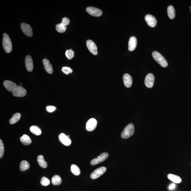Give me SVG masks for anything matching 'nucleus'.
Returning <instances> with one entry per match:
<instances>
[{"label": "nucleus", "mask_w": 191, "mask_h": 191, "mask_svg": "<svg viewBox=\"0 0 191 191\" xmlns=\"http://www.w3.org/2000/svg\"><path fill=\"white\" fill-rule=\"evenodd\" d=\"M3 49L6 53H9L12 51V43L9 36L6 33L3 34Z\"/></svg>", "instance_id": "nucleus-1"}, {"label": "nucleus", "mask_w": 191, "mask_h": 191, "mask_svg": "<svg viewBox=\"0 0 191 191\" xmlns=\"http://www.w3.org/2000/svg\"><path fill=\"white\" fill-rule=\"evenodd\" d=\"M135 128L132 123L128 125L121 133V137L123 139H126L129 138L134 134Z\"/></svg>", "instance_id": "nucleus-2"}, {"label": "nucleus", "mask_w": 191, "mask_h": 191, "mask_svg": "<svg viewBox=\"0 0 191 191\" xmlns=\"http://www.w3.org/2000/svg\"><path fill=\"white\" fill-rule=\"evenodd\" d=\"M152 56L154 60L157 62L161 67H166L167 66L168 63L165 58L159 52L154 51L152 53Z\"/></svg>", "instance_id": "nucleus-3"}, {"label": "nucleus", "mask_w": 191, "mask_h": 191, "mask_svg": "<svg viewBox=\"0 0 191 191\" xmlns=\"http://www.w3.org/2000/svg\"><path fill=\"white\" fill-rule=\"evenodd\" d=\"M109 154L107 153H102L100 154L98 157L93 159L91 162V164L92 165L94 166L100 164L106 160Z\"/></svg>", "instance_id": "nucleus-4"}, {"label": "nucleus", "mask_w": 191, "mask_h": 191, "mask_svg": "<svg viewBox=\"0 0 191 191\" xmlns=\"http://www.w3.org/2000/svg\"><path fill=\"white\" fill-rule=\"evenodd\" d=\"M86 11L91 15L95 16V17H99L102 14V12L101 10L96 8L92 7V6H89V7H87L86 9Z\"/></svg>", "instance_id": "nucleus-5"}, {"label": "nucleus", "mask_w": 191, "mask_h": 191, "mask_svg": "<svg viewBox=\"0 0 191 191\" xmlns=\"http://www.w3.org/2000/svg\"><path fill=\"white\" fill-rule=\"evenodd\" d=\"M21 29L27 37H32L33 34L32 29L29 24L22 23L21 24Z\"/></svg>", "instance_id": "nucleus-6"}, {"label": "nucleus", "mask_w": 191, "mask_h": 191, "mask_svg": "<svg viewBox=\"0 0 191 191\" xmlns=\"http://www.w3.org/2000/svg\"><path fill=\"white\" fill-rule=\"evenodd\" d=\"M106 168L105 167H102L95 169V170L91 174L90 177L91 178L94 179L98 178L105 173L106 171Z\"/></svg>", "instance_id": "nucleus-7"}, {"label": "nucleus", "mask_w": 191, "mask_h": 191, "mask_svg": "<svg viewBox=\"0 0 191 191\" xmlns=\"http://www.w3.org/2000/svg\"><path fill=\"white\" fill-rule=\"evenodd\" d=\"M86 46L89 51L93 55H98V48L95 43L91 40H88L86 41Z\"/></svg>", "instance_id": "nucleus-8"}, {"label": "nucleus", "mask_w": 191, "mask_h": 191, "mask_svg": "<svg viewBox=\"0 0 191 191\" xmlns=\"http://www.w3.org/2000/svg\"><path fill=\"white\" fill-rule=\"evenodd\" d=\"M27 93L26 90L22 87L19 86L16 87L12 92L13 95L17 97H22L25 96Z\"/></svg>", "instance_id": "nucleus-9"}, {"label": "nucleus", "mask_w": 191, "mask_h": 191, "mask_svg": "<svg viewBox=\"0 0 191 191\" xmlns=\"http://www.w3.org/2000/svg\"><path fill=\"white\" fill-rule=\"evenodd\" d=\"M154 80V76L153 74H148L145 79L144 83L146 86L149 88H152L153 86Z\"/></svg>", "instance_id": "nucleus-10"}, {"label": "nucleus", "mask_w": 191, "mask_h": 191, "mask_svg": "<svg viewBox=\"0 0 191 191\" xmlns=\"http://www.w3.org/2000/svg\"><path fill=\"white\" fill-rule=\"evenodd\" d=\"M145 20L148 25L151 27H155L157 23L155 17L151 15H146L145 17Z\"/></svg>", "instance_id": "nucleus-11"}, {"label": "nucleus", "mask_w": 191, "mask_h": 191, "mask_svg": "<svg viewBox=\"0 0 191 191\" xmlns=\"http://www.w3.org/2000/svg\"><path fill=\"white\" fill-rule=\"evenodd\" d=\"M97 125V121L94 118H91L87 122L86 128L89 131H93L96 128Z\"/></svg>", "instance_id": "nucleus-12"}, {"label": "nucleus", "mask_w": 191, "mask_h": 191, "mask_svg": "<svg viewBox=\"0 0 191 191\" xmlns=\"http://www.w3.org/2000/svg\"><path fill=\"white\" fill-rule=\"evenodd\" d=\"M59 138L60 142L65 146H70L71 143V140L70 138L63 133H61L59 135Z\"/></svg>", "instance_id": "nucleus-13"}, {"label": "nucleus", "mask_w": 191, "mask_h": 191, "mask_svg": "<svg viewBox=\"0 0 191 191\" xmlns=\"http://www.w3.org/2000/svg\"><path fill=\"white\" fill-rule=\"evenodd\" d=\"M3 85L6 90L11 92L14 91L17 87V85L16 83L10 80L4 81L3 83Z\"/></svg>", "instance_id": "nucleus-14"}, {"label": "nucleus", "mask_w": 191, "mask_h": 191, "mask_svg": "<svg viewBox=\"0 0 191 191\" xmlns=\"http://www.w3.org/2000/svg\"><path fill=\"white\" fill-rule=\"evenodd\" d=\"M25 64L26 69L28 72H32L33 69V64L32 57L28 55L26 57Z\"/></svg>", "instance_id": "nucleus-15"}, {"label": "nucleus", "mask_w": 191, "mask_h": 191, "mask_svg": "<svg viewBox=\"0 0 191 191\" xmlns=\"http://www.w3.org/2000/svg\"><path fill=\"white\" fill-rule=\"evenodd\" d=\"M123 83L126 88H130L132 84V79L128 74H125L123 75Z\"/></svg>", "instance_id": "nucleus-16"}, {"label": "nucleus", "mask_w": 191, "mask_h": 191, "mask_svg": "<svg viewBox=\"0 0 191 191\" xmlns=\"http://www.w3.org/2000/svg\"><path fill=\"white\" fill-rule=\"evenodd\" d=\"M137 43V39L136 37L133 36L130 38L128 44V50L130 52L136 49Z\"/></svg>", "instance_id": "nucleus-17"}, {"label": "nucleus", "mask_w": 191, "mask_h": 191, "mask_svg": "<svg viewBox=\"0 0 191 191\" xmlns=\"http://www.w3.org/2000/svg\"><path fill=\"white\" fill-rule=\"evenodd\" d=\"M43 64L44 68L47 73L52 74L53 73V67L48 60L44 59L43 60Z\"/></svg>", "instance_id": "nucleus-18"}, {"label": "nucleus", "mask_w": 191, "mask_h": 191, "mask_svg": "<svg viewBox=\"0 0 191 191\" xmlns=\"http://www.w3.org/2000/svg\"><path fill=\"white\" fill-rule=\"evenodd\" d=\"M168 178L176 183H179L182 182V179L179 176L172 174H168Z\"/></svg>", "instance_id": "nucleus-19"}, {"label": "nucleus", "mask_w": 191, "mask_h": 191, "mask_svg": "<svg viewBox=\"0 0 191 191\" xmlns=\"http://www.w3.org/2000/svg\"><path fill=\"white\" fill-rule=\"evenodd\" d=\"M21 142L24 145H29L32 143V141L29 137L27 135H24L20 138Z\"/></svg>", "instance_id": "nucleus-20"}, {"label": "nucleus", "mask_w": 191, "mask_h": 191, "mask_svg": "<svg viewBox=\"0 0 191 191\" xmlns=\"http://www.w3.org/2000/svg\"><path fill=\"white\" fill-rule=\"evenodd\" d=\"M37 162L40 167L44 169H45L47 167V163L44 160L43 156L42 155H40L38 156Z\"/></svg>", "instance_id": "nucleus-21"}, {"label": "nucleus", "mask_w": 191, "mask_h": 191, "mask_svg": "<svg viewBox=\"0 0 191 191\" xmlns=\"http://www.w3.org/2000/svg\"><path fill=\"white\" fill-rule=\"evenodd\" d=\"M167 14L169 19H173L175 17V11L173 6H169L168 7Z\"/></svg>", "instance_id": "nucleus-22"}, {"label": "nucleus", "mask_w": 191, "mask_h": 191, "mask_svg": "<svg viewBox=\"0 0 191 191\" xmlns=\"http://www.w3.org/2000/svg\"><path fill=\"white\" fill-rule=\"evenodd\" d=\"M21 114L19 113H16L13 115L12 117L10 120L9 123L11 124H14L20 119Z\"/></svg>", "instance_id": "nucleus-23"}, {"label": "nucleus", "mask_w": 191, "mask_h": 191, "mask_svg": "<svg viewBox=\"0 0 191 191\" xmlns=\"http://www.w3.org/2000/svg\"><path fill=\"white\" fill-rule=\"evenodd\" d=\"M30 167V165L27 161L23 160L21 162L20 165V169L21 171H25Z\"/></svg>", "instance_id": "nucleus-24"}, {"label": "nucleus", "mask_w": 191, "mask_h": 191, "mask_svg": "<svg viewBox=\"0 0 191 191\" xmlns=\"http://www.w3.org/2000/svg\"><path fill=\"white\" fill-rule=\"evenodd\" d=\"M30 131L33 134L37 136L40 135L42 134V131L39 127L36 126H32L30 128Z\"/></svg>", "instance_id": "nucleus-25"}, {"label": "nucleus", "mask_w": 191, "mask_h": 191, "mask_svg": "<svg viewBox=\"0 0 191 191\" xmlns=\"http://www.w3.org/2000/svg\"><path fill=\"white\" fill-rule=\"evenodd\" d=\"M52 184L54 185H60L62 182L61 178L58 175L54 176L52 178Z\"/></svg>", "instance_id": "nucleus-26"}, {"label": "nucleus", "mask_w": 191, "mask_h": 191, "mask_svg": "<svg viewBox=\"0 0 191 191\" xmlns=\"http://www.w3.org/2000/svg\"><path fill=\"white\" fill-rule=\"evenodd\" d=\"M71 171L75 176H79L80 174V171L78 166L76 165H72L71 166Z\"/></svg>", "instance_id": "nucleus-27"}, {"label": "nucleus", "mask_w": 191, "mask_h": 191, "mask_svg": "<svg viewBox=\"0 0 191 191\" xmlns=\"http://www.w3.org/2000/svg\"><path fill=\"white\" fill-rule=\"evenodd\" d=\"M56 29L57 31L59 33H63L65 32L66 29V26L64 25L61 23L57 24L56 26Z\"/></svg>", "instance_id": "nucleus-28"}, {"label": "nucleus", "mask_w": 191, "mask_h": 191, "mask_svg": "<svg viewBox=\"0 0 191 191\" xmlns=\"http://www.w3.org/2000/svg\"><path fill=\"white\" fill-rule=\"evenodd\" d=\"M40 183L43 186H47L50 184V181L47 178L43 177L41 179Z\"/></svg>", "instance_id": "nucleus-29"}, {"label": "nucleus", "mask_w": 191, "mask_h": 191, "mask_svg": "<svg viewBox=\"0 0 191 191\" xmlns=\"http://www.w3.org/2000/svg\"><path fill=\"white\" fill-rule=\"evenodd\" d=\"M65 55L67 58L69 60H70V59L73 58L74 57V52L72 49L67 50L66 52Z\"/></svg>", "instance_id": "nucleus-30"}, {"label": "nucleus", "mask_w": 191, "mask_h": 191, "mask_svg": "<svg viewBox=\"0 0 191 191\" xmlns=\"http://www.w3.org/2000/svg\"><path fill=\"white\" fill-rule=\"evenodd\" d=\"M62 71L66 75H68L69 74L72 73L73 70L70 67H64L62 68Z\"/></svg>", "instance_id": "nucleus-31"}, {"label": "nucleus", "mask_w": 191, "mask_h": 191, "mask_svg": "<svg viewBox=\"0 0 191 191\" xmlns=\"http://www.w3.org/2000/svg\"><path fill=\"white\" fill-rule=\"evenodd\" d=\"M4 146L2 141L0 140V158H1L4 155Z\"/></svg>", "instance_id": "nucleus-32"}, {"label": "nucleus", "mask_w": 191, "mask_h": 191, "mask_svg": "<svg viewBox=\"0 0 191 191\" xmlns=\"http://www.w3.org/2000/svg\"><path fill=\"white\" fill-rule=\"evenodd\" d=\"M56 109V108L54 106H47L46 107V110L49 113L53 112L55 111Z\"/></svg>", "instance_id": "nucleus-33"}, {"label": "nucleus", "mask_w": 191, "mask_h": 191, "mask_svg": "<svg viewBox=\"0 0 191 191\" xmlns=\"http://www.w3.org/2000/svg\"><path fill=\"white\" fill-rule=\"evenodd\" d=\"M70 22V20L68 18L64 17L62 19L61 23L66 26L68 25Z\"/></svg>", "instance_id": "nucleus-34"}, {"label": "nucleus", "mask_w": 191, "mask_h": 191, "mask_svg": "<svg viewBox=\"0 0 191 191\" xmlns=\"http://www.w3.org/2000/svg\"><path fill=\"white\" fill-rule=\"evenodd\" d=\"M176 187L175 184H171V185L169 186V189L170 190H172V189H173L175 188Z\"/></svg>", "instance_id": "nucleus-35"}, {"label": "nucleus", "mask_w": 191, "mask_h": 191, "mask_svg": "<svg viewBox=\"0 0 191 191\" xmlns=\"http://www.w3.org/2000/svg\"><path fill=\"white\" fill-rule=\"evenodd\" d=\"M67 136H68V137H70V136L67 135Z\"/></svg>", "instance_id": "nucleus-36"}, {"label": "nucleus", "mask_w": 191, "mask_h": 191, "mask_svg": "<svg viewBox=\"0 0 191 191\" xmlns=\"http://www.w3.org/2000/svg\"><path fill=\"white\" fill-rule=\"evenodd\" d=\"M20 84L21 85H22V83H20Z\"/></svg>", "instance_id": "nucleus-37"}, {"label": "nucleus", "mask_w": 191, "mask_h": 191, "mask_svg": "<svg viewBox=\"0 0 191 191\" xmlns=\"http://www.w3.org/2000/svg\"><path fill=\"white\" fill-rule=\"evenodd\" d=\"M190 8V9H191V7H190V8Z\"/></svg>", "instance_id": "nucleus-38"}, {"label": "nucleus", "mask_w": 191, "mask_h": 191, "mask_svg": "<svg viewBox=\"0 0 191 191\" xmlns=\"http://www.w3.org/2000/svg\"></svg>", "instance_id": "nucleus-39"}, {"label": "nucleus", "mask_w": 191, "mask_h": 191, "mask_svg": "<svg viewBox=\"0 0 191 191\" xmlns=\"http://www.w3.org/2000/svg\"></svg>", "instance_id": "nucleus-40"}]
</instances>
